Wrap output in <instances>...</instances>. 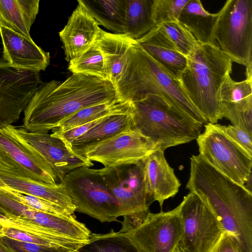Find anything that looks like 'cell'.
Listing matches in <instances>:
<instances>
[{"mask_svg": "<svg viewBox=\"0 0 252 252\" xmlns=\"http://www.w3.org/2000/svg\"><path fill=\"white\" fill-rule=\"evenodd\" d=\"M119 102L108 81L72 74L63 82L42 83L24 111L21 127L33 132H48L80 109L94 105Z\"/></svg>", "mask_w": 252, "mask_h": 252, "instance_id": "obj_1", "label": "cell"}, {"mask_svg": "<svg viewBox=\"0 0 252 252\" xmlns=\"http://www.w3.org/2000/svg\"><path fill=\"white\" fill-rule=\"evenodd\" d=\"M186 188L212 210L223 232L232 236L240 252H252V192L235 182L199 155L190 158Z\"/></svg>", "mask_w": 252, "mask_h": 252, "instance_id": "obj_2", "label": "cell"}, {"mask_svg": "<svg viewBox=\"0 0 252 252\" xmlns=\"http://www.w3.org/2000/svg\"><path fill=\"white\" fill-rule=\"evenodd\" d=\"M115 88L119 102L131 103L148 95H157L197 123L203 126L208 123L191 102L179 80L136 40L129 48L126 64Z\"/></svg>", "mask_w": 252, "mask_h": 252, "instance_id": "obj_3", "label": "cell"}, {"mask_svg": "<svg viewBox=\"0 0 252 252\" xmlns=\"http://www.w3.org/2000/svg\"><path fill=\"white\" fill-rule=\"evenodd\" d=\"M179 81L191 102L208 122L223 118L220 91L232 71V61L217 44H198L187 57Z\"/></svg>", "mask_w": 252, "mask_h": 252, "instance_id": "obj_4", "label": "cell"}, {"mask_svg": "<svg viewBox=\"0 0 252 252\" xmlns=\"http://www.w3.org/2000/svg\"><path fill=\"white\" fill-rule=\"evenodd\" d=\"M132 127L155 143L158 149L190 142L201 134L203 125L170 105L162 97L148 95L131 102Z\"/></svg>", "mask_w": 252, "mask_h": 252, "instance_id": "obj_5", "label": "cell"}, {"mask_svg": "<svg viewBox=\"0 0 252 252\" xmlns=\"http://www.w3.org/2000/svg\"><path fill=\"white\" fill-rule=\"evenodd\" d=\"M143 160L98 169L119 204L123 233L143 221L153 202L146 189Z\"/></svg>", "mask_w": 252, "mask_h": 252, "instance_id": "obj_6", "label": "cell"}, {"mask_svg": "<svg viewBox=\"0 0 252 252\" xmlns=\"http://www.w3.org/2000/svg\"><path fill=\"white\" fill-rule=\"evenodd\" d=\"M62 183L76 206V211L101 222L122 217L119 204L98 170L78 167L65 175Z\"/></svg>", "mask_w": 252, "mask_h": 252, "instance_id": "obj_7", "label": "cell"}, {"mask_svg": "<svg viewBox=\"0 0 252 252\" xmlns=\"http://www.w3.org/2000/svg\"><path fill=\"white\" fill-rule=\"evenodd\" d=\"M213 37L231 60L252 64V0H228L219 12Z\"/></svg>", "mask_w": 252, "mask_h": 252, "instance_id": "obj_8", "label": "cell"}, {"mask_svg": "<svg viewBox=\"0 0 252 252\" xmlns=\"http://www.w3.org/2000/svg\"><path fill=\"white\" fill-rule=\"evenodd\" d=\"M204 127L196 139L199 155L221 173L244 186L252 175V156L228 137L220 125L208 122Z\"/></svg>", "mask_w": 252, "mask_h": 252, "instance_id": "obj_9", "label": "cell"}, {"mask_svg": "<svg viewBox=\"0 0 252 252\" xmlns=\"http://www.w3.org/2000/svg\"><path fill=\"white\" fill-rule=\"evenodd\" d=\"M183 233L176 252H209L223 232L217 217L192 191L180 204Z\"/></svg>", "mask_w": 252, "mask_h": 252, "instance_id": "obj_10", "label": "cell"}, {"mask_svg": "<svg viewBox=\"0 0 252 252\" xmlns=\"http://www.w3.org/2000/svg\"><path fill=\"white\" fill-rule=\"evenodd\" d=\"M183 233L179 204L169 211L148 212L139 224L123 234L138 252H176Z\"/></svg>", "mask_w": 252, "mask_h": 252, "instance_id": "obj_11", "label": "cell"}, {"mask_svg": "<svg viewBox=\"0 0 252 252\" xmlns=\"http://www.w3.org/2000/svg\"><path fill=\"white\" fill-rule=\"evenodd\" d=\"M42 84L39 71L15 67L0 59V129L18 121Z\"/></svg>", "mask_w": 252, "mask_h": 252, "instance_id": "obj_12", "label": "cell"}, {"mask_svg": "<svg viewBox=\"0 0 252 252\" xmlns=\"http://www.w3.org/2000/svg\"><path fill=\"white\" fill-rule=\"evenodd\" d=\"M158 149L155 143L131 127L85 149L80 156L110 167L143 160Z\"/></svg>", "mask_w": 252, "mask_h": 252, "instance_id": "obj_13", "label": "cell"}, {"mask_svg": "<svg viewBox=\"0 0 252 252\" xmlns=\"http://www.w3.org/2000/svg\"><path fill=\"white\" fill-rule=\"evenodd\" d=\"M7 129L26 147L42 157L62 182L70 171L82 166H94L86 158L74 154L60 139L48 132H33L10 125Z\"/></svg>", "mask_w": 252, "mask_h": 252, "instance_id": "obj_14", "label": "cell"}, {"mask_svg": "<svg viewBox=\"0 0 252 252\" xmlns=\"http://www.w3.org/2000/svg\"><path fill=\"white\" fill-rule=\"evenodd\" d=\"M222 117L252 136V79L236 82L228 75L220 91Z\"/></svg>", "mask_w": 252, "mask_h": 252, "instance_id": "obj_15", "label": "cell"}, {"mask_svg": "<svg viewBox=\"0 0 252 252\" xmlns=\"http://www.w3.org/2000/svg\"><path fill=\"white\" fill-rule=\"evenodd\" d=\"M3 60L11 66L26 70H44L50 63V53L28 38L0 26Z\"/></svg>", "mask_w": 252, "mask_h": 252, "instance_id": "obj_16", "label": "cell"}, {"mask_svg": "<svg viewBox=\"0 0 252 252\" xmlns=\"http://www.w3.org/2000/svg\"><path fill=\"white\" fill-rule=\"evenodd\" d=\"M100 29L96 21L78 2L59 32L65 60L69 63L87 52L94 44Z\"/></svg>", "mask_w": 252, "mask_h": 252, "instance_id": "obj_17", "label": "cell"}, {"mask_svg": "<svg viewBox=\"0 0 252 252\" xmlns=\"http://www.w3.org/2000/svg\"><path fill=\"white\" fill-rule=\"evenodd\" d=\"M164 151L158 149L143 160L147 192L153 201L158 202L161 208L165 200L176 195L181 186Z\"/></svg>", "mask_w": 252, "mask_h": 252, "instance_id": "obj_18", "label": "cell"}, {"mask_svg": "<svg viewBox=\"0 0 252 252\" xmlns=\"http://www.w3.org/2000/svg\"><path fill=\"white\" fill-rule=\"evenodd\" d=\"M0 150L21 169L34 175L38 181L56 184V174L37 153H31L6 128L0 129Z\"/></svg>", "mask_w": 252, "mask_h": 252, "instance_id": "obj_19", "label": "cell"}, {"mask_svg": "<svg viewBox=\"0 0 252 252\" xmlns=\"http://www.w3.org/2000/svg\"><path fill=\"white\" fill-rule=\"evenodd\" d=\"M153 59L179 80L186 67L187 58L182 54L159 26L136 40Z\"/></svg>", "mask_w": 252, "mask_h": 252, "instance_id": "obj_20", "label": "cell"}, {"mask_svg": "<svg viewBox=\"0 0 252 252\" xmlns=\"http://www.w3.org/2000/svg\"><path fill=\"white\" fill-rule=\"evenodd\" d=\"M135 40L125 33L108 32L100 29L94 43L100 52L107 80L114 87L126 64L130 47Z\"/></svg>", "mask_w": 252, "mask_h": 252, "instance_id": "obj_21", "label": "cell"}, {"mask_svg": "<svg viewBox=\"0 0 252 252\" xmlns=\"http://www.w3.org/2000/svg\"><path fill=\"white\" fill-rule=\"evenodd\" d=\"M0 178L11 190L44 199L65 209L71 214L76 211V206L62 182L51 184L0 172Z\"/></svg>", "mask_w": 252, "mask_h": 252, "instance_id": "obj_22", "label": "cell"}, {"mask_svg": "<svg viewBox=\"0 0 252 252\" xmlns=\"http://www.w3.org/2000/svg\"><path fill=\"white\" fill-rule=\"evenodd\" d=\"M131 127H132L131 112L108 115L73 141L70 150L80 156L85 149L101 143Z\"/></svg>", "mask_w": 252, "mask_h": 252, "instance_id": "obj_23", "label": "cell"}, {"mask_svg": "<svg viewBox=\"0 0 252 252\" xmlns=\"http://www.w3.org/2000/svg\"><path fill=\"white\" fill-rule=\"evenodd\" d=\"M39 0H0V26L28 38L39 11Z\"/></svg>", "mask_w": 252, "mask_h": 252, "instance_id": "obj_24", "label": "cell"}, {"mask_svg": "<svg viewBox=\"0 0 252 252\" xmlns=\"http://www.w3.org/2000/svg\"><path fill=\"white\" fill-rule=\"evenodd\" d=\"M219 12L206 10L200 0H189L183 7L178 21L186 27L200 43L216 44L213 37Z\"/></svg>", "mask_w": 252, "mask_h": 252, "instance_id": "obj_25", "label": "cell"}, {"mask_svg": "<svg viewBox=\"0 0 252 252\" xmlns=\"http://www.w3.org/2000/svg\"><path fill=\"white\" fill-rule=\"evenodd\" d=\"M77 2L99 25L115 33H124L125 0H79Z\"/></svg>", "mask_w": 252, "mask_h": 252, "instance_id": "obj_26", "label": "cell"}, {"mask_svg": "<svg viewBox=\"0 0 252 252\" xmlns=\"http://www.w3.org/2000/svg\"><path fill=\"white\" fill-rule=\"evenodd\" d=\"M154 0H125L124 33L137 40L157 26L152 17Z\"/></svg>", "mask_w": 252, "mask_h": 252, "instance_id": "obj_27", "label": "cell"}, {"mask_svg": "<svg viewBox=\"0 0 252 252\" xmlns=\"http://www.w3.org/2000/svg\"><path fill=\"white\" fill-rule=\"evenodd\" d=\"M131 111V103L129 102L106 103L94 105L80 109L62 121L54 129L64 131L111 114L126 113Z\"/></svg>", "mask_w": 252, "mask_h": 252, "instance_id": "obj_28", "label": "cell"}, {"mask_svg": "<svg viewBox=\"0 0 252 252\" xmlns=\"http://www.w3.org/2000/svg\"><path fill=\"white\" fill-rule=\"evenodd\" d=\"M75 252H138L120 231L91 233L88 241Z\"/></svg>", "mask_w": 252, "mask_h": 252, "instance_id": "obj_29", "label": "cell"}, {"mask_svg": "<svg viewBox=\"0 0 252 252\" xmlns=\"http://www.w3.org/2000/svg\"><path fill=\"white\" fill-rule=\"evenodd\" d=\"M68 69L72 74H81L108 81L102 55L94 44L81 56L70 61Z\"/></svg>", "mask_w": 252, "mask_h": 252, "instance_id": "obj_30", "label": "cell"}, {"mask_svg": "<svg viewBox=\"0 0 252 252\" xmlns=\"http://www.w3.org/2000/svg\"><path fill=\"white\" fill-rule=\"evenodd\" d=\"M166 33L177 50L187 57L196 48L198 42L189 31L179 21L158 25Z\"/></svg>", "mask_w": 252, "mask_h": 252, "instance_id": "obj_31", "label": "cell"}, {"mask_svg": "<svg viewBox=\"0 0 252 252\" xmlns=\"http://www.w3.org/2000/svg\"><path fill=\"white\" fill-rule=\"evenodd\" d=\"M189 0H154L152 17L157 26L178 21L180 13Z\"/></svg>", "mask_w": 252, "mask_h": 252, "instance_id": "obj_32", "label": "cell"}, {"mask_svg": "<svg viewBox=\"0 0 252 252\" xmlns=\"http://www.w3.org/2000/svg\"><path fill=\"white\" fill-rule=\"evenodd\" d=\"M7 189L16 200L34 210L66 218L74 215L65 209L39 197L21 193L9 188Z\"/></svg>", "mask_w": 252, "mask_h": 252, "instance_id": "obj_33", "label": "cell"}, {"mask_svg": "<svg viewBox=\"0 0 252 252\" xmlns=\"http://www.w3.org/2000/svg\"><path fill=\"white\" fill-rule=\"evenodd\" d=\"M0 238L13 252H75L76 251L64 247L22 242L5 236L1 237Z\"/></svg>", "mask_w": 252, "mask_h": 252, "instance_id": "obj_34", "label": "cell"}, {"mask_svg": "<svg viewBox=\"0 0 252 252\" xmlns=\"http://www.w3.org/2000/svg\"><path fill=\"white\" fill-rule=\"evenodd\" d=\"M102 118L64 131H58L55 129L53 130V132L51 133V135L53 137L62 140L66 147L70 150L71 144L73 141L82 136L93 127Z\"/></svg>", "mask_w": 252, "mask_h": 252, "instance_id": "obj_35", "label": "cell"}, {"mask_svg": "<svg viewBox=\"0 0 252 252\" xmlns=\"http://www.w3.org/2000/svg\"><path fill=\"white\" fill-rule=\"evenodd\" d=\"M220 127L234 142L252 156V136L233 125L225 126L220 125Z\"/></svg>", "mask_w": 252, "mask_h": 252, "instance_id": "obj_36", "label": "cell"}, {"mask_svg": "<svg viewBox=\"0 0 252 252\" xmlns=\"http://www.w3.org/2000/svg\"><path fill=\"white\" fill-rule=\"evenodd\" d=\"M209 252H240V250L235 239L223 232Z\"/></svg>", "mask_w": 252, "mask_h": 252, "instance_id": "obj_37", "label": "cell"}, {"mask_svg": "<svg viewBox=\"0 0 252 252\" xmlns=\"http://www.w3.org/2000/svg\"><path fill=\"white\" fill-rule=\"evenodd\" d=\"M0 223L5 227H10V222L8 219L4 215L0 213Z\"/></svg>", "mask_w": 252, "mask_h": 252, "instance_id": "obj_38", "label": "cell"}, {"mask_svg": "<svg viewBox=\"0 0 252 252\" xmlns=\"http://www.w3.org/2000/svg\"><path fill=\"white\" fill-rule=\"evenodd\" d=\"M0 252H13L0 237Z\"/></svg>", "mask_w": 252, "mask_h": 252, "instance_id": "obj_39", "label": "cell"}, {"mask_svg": "<svg viewBox=\"0 0 252 252\" xmlns=\"http://www.w3.org/2000/svg\"><path fill=\"white\" fill-rule=\"evenodd\" d=\"M4 226H3L2 224L0 223V237L4 236V234L3 232Z\"/></svg>", "mask_w": 252, "mask_h": 252, "instance_id": "obj_40", "label": "cell"}, {"mask_svg": "<svg viewBox=\"0 0 252 252\" xmlns=\"http://www.w3.org/2000/svg\"><path fill=\"white\" fill-rule=\"evenodd\" d=\"M0 188L2 189H8L9 188L6 184L2 181L1 178H0Z\"/></svg>", "mask_w": 252, "mask_h": 252, "instance_id": "obj_41", "label": "cell"}]
</instances>
